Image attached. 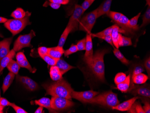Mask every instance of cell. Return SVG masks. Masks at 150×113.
<instances>
[{
    "mask_svg": "<svg viewBox=\"0 0 150 113\" xmlns=\"http://www.w3.org/2000/svg\"><path fill=\"white\" fill-rule=\"evenodd\" d=\"M42 86L47 95L65 98L70 100L72 98L71 93L73 89L70 84L63 78L51 84H43Z\"/></svg>",
    "mask_w": 150,
    "mask_h": 113,
    "instance_id": "obj_1",
    "label": "cell"
},
{
    "mask_svg": "<svg viewBox=\"0 0 150 113\" xmlns=\"http://www.w3.org/2000/svg\"><path fill=\"white\" fill-rule=\"evenodd\" d=\"M108 52L106 49L97 50L93 55L92 64L90 67L93 74L102 82L105 80L104 56Z\"/></svg>",
    "mask_w": 150,
    "mask_h": 113,
    "instance_id": "obj_2",
    "label": "cell"
},
{
    "mask_svg": "<svg viewBox=\"0 0 150 113\" xmlns=\"http://www.w3.org/2000/svg\"><path fill=\"white\" fill-rule=\"evenodd\" d=\"M88 103L98 104L112 108L120 103L117 94L112 91L98 94L88 101Z\"/></svg>",
    "mask_w": 150,
    "mask_h": 113,
    "instance_id": "obj_3",
    "label": "cell"
},
{
    "mask_svg": "<svg viewBox=\"0 0 150 113\" xmlns=\"http://www.w3.org/2000/svg\"><path fill=\"white\" fill-rule=\"evenodd\" d=\"M31 15V13L27 11L25 17L21 19H8L4 23V26L12 33L13 36H15L23 31L26 26L31 24L29 19Z\"/></svg>",
    "mask_w": 150,
    "mask_h": 113,
    "instance_id": "obj_4",
    "label": "cell"
},
{
    "mask_svg": "<svg viewBox=\"0 0 150 113\" xmlns=\"http://www.w3.org/2000/svg\"><path fill=\"white\" fill-rule=\"evenodd\" d=\"M98 9L88 13L81 18L78 25L80 31L90 34L97 18Z\"/></svg>",
    "mask_w": 150,
    "mask_h": 113,
    "instance_id": "obj_5",
    "label": "cell"
},
{
    "mask_svg": "<svg viewBox=\"0 0 150 113\" xmlns=\"http://www.w3.org/2000/svg\"><path fill=\"white\" fill-rule=\"evenodd\" d=\"M36 36L33 30H31L29 34L20 35L15 41L13 44V49L16 52L19 51L25 48H32L31 41L33 38Z\"/></svg>",
    "mask_w": 150,
    "mask_h": 113,
    "instance_id": "obj_6",
    "label": "cell"
},
{
    "mask_svg": "<svg viewBox=\"0 0 150 113\" xmlns=\"http://www.w3.org/2000/svg\"><path fill=\"white\" fill-rule=\"evenodd\" d=\"M74 102L70 99L61 97H53L51 99V107L55 111L64 110L74 106Z\"/></svg>",
    "mask_w": 150,
    "mask_h": 113,
    "instance_id": "obj_7",
    "label": "cell"
},
{
    "mask_svg": "<svg viewBox=\"0 0 150 113\" xmlns=\"http://www.w3.org/2000/svg\"><path fill=\"white\" fill-rule=\"evenodd\" d=\"M84 14L81 6L78 4L75 5L72 15L69 23L71 26V32H74L78 29V25L81 16Z\"/></svg>",
    "mask_w": 150,
    "mask_h": 113,
    "instance_id": "obj_8",
    "label": "cell"
},
{
    "mask_svg": "<svg viewBox=\"0 0 150 113\" xmlns=\"http://www.w3.org/2000/svg\"><path fill=\"white\" fill-rule=\"evenodd\" d=\"M99 94V92L93 90L84 92H76L73 90L71 93L72 98L77 99L83 103H88L90 99Z\"/></svg>",
    "mask_w": 150,
    "mask_h": 113,
    "instance_id": "obj_9",
    "label": "cell"
},
{
    "mask_svg": "<svg viewBox=\"0 0 150 113\" xmlns=\"http://www.w3.org/2000/svg\"><path fill=\"white\" fill-rule=\"evenodd\" d=\"M86 39V43L85 49L86 52L84 55V60L88 67H90L92 64L93 57L92 39L91 33H87Z\"/></svg>",
    "mask_w": 150,
    "mask_h": 113,
    "instance_id": "obj_10",
    "label": "cell"
},
{
    "mask_svg": "<svg viewBox=\"0 0 150 113\" xmlns=\"http://www.w3.org/2000/svg\"><path fill=\"white\" fill-rule=\"evenodd\" d=\"M129 92L134 96L139 95L146 97H150V87L147 84L141 86L134 85L132 88L129 90Z\"/></svg>",
    "mask_w": 150,
    "mask_h": 113,
    "instance_id": "obj_11",
    "label": "cell"
},
{
    "mask_svg": "<svg viewBox=\"0 0 150 113\" xmlns=\"http://www.w3.org/2000/svg\"><path fill=\"white\" fill-rule=\"evenodd\" d=\"M17 62L20 66V67L25 68L28 69L32 73H35L37 71L36 68H33L30 65V63L27 60V58L23 52H19L16 55Z\"/></svg>",
    "mask_w": 150,
    "mask_h": 113,
    "instance_id": "obj_12",
    "label": "cell"
},
{
    "mask_svg": "<svg viewBox=\"0 0 150 113\" xmlns=\"http://www.w3.org/2000/svg\"><path fill=\"white\" fill-rule=\"evenodd\" d=\"M13 38H7L0 41V61L9 54Z\"/></svg>",
    "mask_w": 150,
    "mask_h": 113,
    "instance_id": "obj_13",
    "label": "cell"
},
{
    "mask_svg": "<svg viewBox=\"0 0 150 113\" xmlns=\"http://www.w3.org/2000/svg\"><path fill=\"white\" fill-rule=\"evenodd\" d=\"M112 31L111 33V36H112L113 44L115 48H119L118 46V42L120 36L121 35L120 33L125 34V31L121 29L117 24L112 25Z\"/></svg>",
    "mask_w": 150,
    "mask_h": 113,
    "instance_id": "obj_14",
    "label": "cell"
},
{
    "mask_svg": "<svg viewBox=\"0 0 150 113\" xmlns=\"http://www.w3.org/2000/svg\"><path fill=\"white\" fill-rule=\"evenodd\" d=\"M139 98L138 97H134L129 100L122 102V103L119 104L117 105L112 108V109L120 111H128L131 108L132 105Z\"/></svg>",
    "mask_w": 150,
    "mask_h": 113,
    "instance_id": "obj_15",
    "label": "cell"
},
{
    "mask_svg": "<svg viewBox=\"0 0 150 113\" xmlns=\"http://www.w3.org/2000/svg\"><path fill=\"white\" fill-rule=\"evenodd\" d=\"M116 23L121 29L125 31V34L128 35L130 33H133L132 29L129 27V18L123 14L122 15L121 17Z\"/></svg>",
    "mask_w": 150,
    "mask_h": 113,
    "instance_id": "obj_16",
    "label": "cell"
},
{
    "mask_svg": "<svg viewBox=\"0 0 150 113\" xmlns=\"http://www.w3.org/2000/svg\"><path fill=\"white\" fill-rule=\"evenodd\" d=\"M112 0H105L98 9L97 18L107 14L110 11Z\"/></svg>",
    "mask_w": 150,
    "mask_h": 113,
    "instance_id": "obj_17",
    "label": "cell"
},
{
    "mask_svg": "<svg viewBox=\"0 0 150 113\" xmlns=\"http://www.w3.org/2000/svg\"><path fill=\"white\" fill-rule=\"evenodd\" d=\"M16 55V51L13 49L10 50V52L6 56L3 58L0 61V76L2 75L4 69L7 67L10 61Z\"/></svg>",
    "mask_w": 150,
    "mask_h": 113,
    "instance_id": "obj_18",
    "label": "cell"
},
{
    "mask_svg": "<svg viewBox=\"0 0 150 113\" xmlns=\"http://www.w3.org/2000/svg\"><path fill=\"white\" fill-rule=\"evenodd\" d=\"M131 74H129L123 82L117 84V88L122 92L126 93L129 92L131 84Z\"/></svg>",
    "mask_w": 150,
    "mask_h": 113,
    "instance_id": "obj_19",
    "label": "cell"
},
{
    "mask_svg": "<svg viewBox=\"0 0 150 113\" xmlns=\"http://www.w3.org/2000/svg\"><path fill=\"white\" fill-rule=\"evenodd\" d=\"M56 65L59 68L61 73L62 74V75L65 74L66 72H67V71H69V70H71V69L76 68V67L72 66L71 65L67 63L63 59H59Z\"/></svg>",
    "mask_w": 150,
    "mask_h": 113,
    "instance_id": "obj_20",
    "label": "cell"
},
{
    "mask_svg": "<svg viewBox=\"0 0 150 113\" xmlns=\"http://www.w3.org/2000/svg\"><path fill=\"white\" fill-rule=\"evenodd\" d=\"M64 50L63 48L57 46L53 48H49L48 55L53 58L56 59H60L63 54H64Z\"/></svg>",
    "mask_w": 150,
    "mask_h": 113,
    "instance_id": "obj_21",
    "label": "cell"
},
{
    "mask_svg": "<svg viewBox=\"0 0 150 113\" xmlns=\"http://www.w3.org/2000/svg\"><path fill=\"white\" fill-rule=\"evenodd\" d=\"M35 104L43 107L48 109L50 112H55L51 107V99L49 98L42 97L40 99L36 100L34 102Z\"/></svg>",
    "mask_w": 150,
    "mask_h": 113,
    "instance_id": "obj_22",
    "label": "cell"
},
{
    "mask_svg": "<svg viewBox=\"0 0 150 113\" xmlns=\"http://www.w3.org/2000/svg\"><path fill=\"white\" fill-rule=\"evenodd\" d=\"M50 75L51 79L54 81H57L63 78V75L56 65L51 66L50 70Z\"/></svg>",
    "mask_w": 150,
    "mask_h": 113,
    "instance_id": "obj_23",
    "label": "cell"
},
{
    "mask_svg": "<svg viewBox=\"0 0 150 113\" xmlns=\"http://www.w3.org/2000/svg\"><path fill=\"white\" fill-rule=\"evenodd\" d=\"M15 76H16L15 74L10 72L9 74L7 75L4 78L2 87L3 93H5L7 90H8L10 86L11 85L13 79L15 78Z\"/></svg>",
    "mask_w": 150,
    "mask_h": 113,
    "instance_id": "obj_24",
    "label": "cell"
},
{
    "mask_svg": "<svg viewBox=\"0 0 150 113\" xmlns=\"http://www.w3.org/2000/svg\"><path fill=\"white\" fill-rule=\"evenodd\" d=\"M71 26L69 23H68L66 28L65 30H64V32L62 33V35L61 36L60 38L59 41V44L58 46H60L63 48L66 41L67 38L69 36L70 33L71 32Z\"/></svg>",
    "mask_w": 150,
    "mask_h": 113,
    "instance_id": "obj_25",
    "label": "cell"
},
{
    "mask_svg": "<svg viewBox=\"0 0 150 113\" xmlns=\"http://www.w3.org/2000/svg\"><path fill=\"white\" fill-rule=\"evenodd\" d=\"M148 79L149 78H148V76L146 75L145 74H142V72L139 75L135 76L134 77L131 79H132V81L131 82L132 83V85L133 82L135 84L140 85V84H144Z\"/></svg>",
    "mask_w": 150,
    "mask_h": 113,
    "instance_id": "obj_26",
    "label": "cell"
},
{
    "mask_svg": "<svg viewBox=\"0 0 150 113\" xmlns=\"http://www.w3.org/2000/svg\"><path fill=\"white\" fill-rule=\"evenodd\" d=\"M26 82L24 87L30 91H34L39 88V86L37 82H35L33 79L28 77H25Z\"/></svg>",
    "mask_w": 150,
    "mask_h": 113,
    "instance_id": "obj_27",
    "label": "cell"
},
{
    "mask_svg": "<svg viewBox=\"0 0 150 113\" xmlns=\"http://www.w3.org/2000/svg\"><path fill=\"white\" fill-rule=\"evenodd\" d=\"M113 53L115 56L117 57L119 60H120L121 63L124 64L125 65L128 66L130 63V61L125 57L124 55L122 54L118 48H114Z\"/></svg>",
    "mask_w": 150,
    "mask_h": 113,
    "instance_id": "obj_28",
    "label": "cell"
},
{
    "mask_svg": "<svg viewBox=\"0 0 150 113\" xmlns=\"http://www.w3.org/2000/svg\"><path fill=\"white\" fill-rule=\"evenodd\" d=\"M6 67L9 71L13 72L15 75H17L18 74L20 68V66L17 62L13 60V59L11 60Z\"/></svg>",
    "mask_w": 150,
    "mask_h": 113,
    "instance_id": "obj_29",
    "label": "cell"
},
{
    "mask_svg": "<svg viewBox=\"0 0 150 113\" xmlns=\"http://www.w3.org/2000/svg\"><path fill=\"white\" fill-rule=\"evenodd\" d=\"M27 13L22 8H18L12 13L11 16L16 19H21L26 16Z\"/></svg>",
    "mask_w": 150,
    "mask_h": 113,
    "instance_id": "obj_30",
    "label": "cell"
},
{
    "mask_svg": "<svg viewBox=\"0 0 150 113\" xmlns=\"http://www.w3.org/2000/svg\"><path fill=\"white\" fill-rule=\"evenodd\" d=\"M140 13L138 14L137 16L132 18L129 20V27L132 30H139V25H138V20L141 15Z\"/></svg>",
    "mask_w": 150,
    "mask_h": 113,
    "instance_id": "obj_31",
    "label": "cell"
},
{
    "mask_svg": "<svg viewBox=\"0 0 150 113\" xmlns=\"http://www.w3.org/2000/svg\"><path fill=\"white\" fill-rule=\"evenodd\" d=\"M132 45L131 38L129 37L122 36L121 34L118 42L119 48L121 46H129Z\"/></svg>",
    "mask_w": 150,
    "mask_h": 113,
    "instance_id": "obj_32",
    "label": "cell"
},
{
    "mask_svg": "<svg viewBox=\"0 0 150 113\" xmlns=\"http://www.w3.org/2000/svg\"><path fill=\"white\" fill-rule=\"evenodd\" d=\"M128 113H145L144 109L141 104L138 102L134 103L131 108L128 110Z\"/></svg>",
    "mask_w": 150,
    "mask_h": 113,
    "instance_id": "obj_33",
    "label": "cell"
},
{
    "mask_svg": "<svg viewBox=\"0 0 150 113\" xmlns=\"http://www.w3.org/2000/svg\"><path fill=\"white\" fill-rule=\"evenodd\" d=\"M112 26L110 27L106 28L103 31H101V32H99V33H96L95 34H91V35L93 37H97V38H100L101 37H105V36H108V35H111L112 31Z\"/></svg>",
    "mask_w": 150,
    "mask_h": 113,
    "instance_id": "obj_34",
    "label": "cell"
},
{
    "mask_svg": "<svg viewBox=\"0 0 150 113\" xmlns=\"http://www.w3.org/2000/svg\"><path fill=\"white\" fill-rule=\"evenodd\" d=\"M150 22V6H148L142 17V24L140 28L144 27Z\"/></svg>",
    "mask_w": 150,
    "mask_h": 113,
    "instance_id": "obj_35",
    "label": "cell"
},
{
    "mask_svg": "<svg viewBox=\"0 0 150 113\" xmlns=\"http://www.w3.org/2000/svg\"><path fill=\"white\" fill-rule=\"evenodd\" d=\"M42 59L47 63L49 65L54 66L56 65L57 62L59 60V59H56V58H53L51 57L50 55H44L41 57Z\"/></svg>",
    "mask_w": 150,
    "mask_h": 113,
    "instance_id": "obj_36",
    "label": "cell"
},
{
    "mask_svg": "<svg viewBox=\"0 0 150 113\" xmlns=\"http://www.w3.org/2000/svg\"><path fill=\"white\" fill-rule=\"evenodd\" d=\"M106 15L108 17L112 19L114 22L117 23L123 14L117 12L109 11Z\"/></svg>",
    "mask_w": 150,
    "mask_h": 113,
    "instance_id": "obj_37",
    "label": "cell"
},
{
    "mask_svg": "<svg viewBox=\"0 0 150 113\" xmlns=\"http://www.w3.org/2000/svg\"><path fill=\"white\" fill-rule=\"evenodd\" d=\"M126 77H127L126 75L123 72H119L116 75L115 77V82L117 85V84L123 82L126 78Z\"/></svg>",
    "mask_w": 150,
    "mask_h": 113,
    "instance_id": "obj_38",
    "label": "cell"
},
{
    "mask_svg": "<svg viewBox=\"0 0 150 113\" xmlns=\"http://www.w3.org/2000/svg\"><path fill=\"white\" fill-rule=\"evenodd\" d=\"M77 51H78V50H77L76 45L72 44L71 45L69 49L64 50V55L66 57L69 56V55H71L73 54V53H76Z\"/></svg>",
    "mask_w": 150,
    "mask_h": 113,
    "instance_id": "obj_39",
    "label": "cell"
},
{
    "mask_svg": "<svg viewBox=\"0 0 150 113\" xmlns=\"http://www.w3.org/2000/svg\"><path fill=\"white\" fill-rule=\"evenodd\" d=\"M86 43V38H85L81 40L77 43L76 45L78 51L85 50Z\"/></svg>",
    "mask_w": 150,
    "mask_h": 113,
    "instance_id": "obj_40",
    "label": "cell"
},
{
    "mask_svg": "<svg viewBox=\"0 0 150 113\" xmlns=\"http://www.w3.org/2000/svg\"><path fill=\"white\" fill-rule=\"evenodd\" d=\"M144 66L142 65H139L136 66L134 69L133 72H132L133 74H132V76H131V79H132L136 75H139V74L144 71Z\"/></svg>",
    "mask_w": 150,
    "mask_h": 113,
    "instance_id": "obj_41",
    "label": "cell"
},
{
    "mask_svg": "<svg viewBox=\"0 0 150 113\" xmlns=\"http://www.w3.org/2000/svg\"><path fill=\"white\" fill-rule=\"evenodd\" d=\"M49 48H47L45 46H40L38 48V52L40 57H42L44 55L48 54Z\"/></svg>",
    "mask_w": 150,
    "mask_h": 113,
    "instance_id": "obj_42",
    "label": "cell"
},
{
    "mask_svg": "<svg viewBox=\"0 0 150 113\" xmlns=\"http://www.w3.org/2000/svg\"><path fill=\"white\" fill-rule=\"evenodd\" d=\"M93 2L94 1L92 0H85L81 6L82 9L83 10V12H85Z\"/></svg>",
    "mask_w": 150,
    "mask_h": 113,
    "instance_id": "obj_43",
    "label": "cell"
},
{
    "mask_svg": "<svg viewBox=\"0 0 150 113\" xmlns=\"http://www.w3.org/2000/svg\"><path fill=\"white\" fill-rule=\"evenodd\" d=\"M43 6H44V7H48V6H50V7L53 8V9L57 10V9H59V8H60L61 5H59V4L50 2V1H46L45 2Z\"/></svg>",
    "mask_w": 150,
    "mask_h": 113,
    "instance_id": "obj_44",
    "label": "cell"
},
{
    "mask_svg": "<svg viewBox=\"0 0 150 113\" xmlns=\"http://www.w3.org/2000/svg\"><path fill=\"white\" fill-rule=\"evenodd\" d=\"M9 106H11V107L13 109L16 113H27L28 112L25 111V110L20 107L19 106L17 105L16 104H15V103H11Z\"/></svg>",
    "mask_w": 150,
    "mask_h": 113,
    "instance_id": "obj_45",
    "label": "cell"
},
{
    "mask_svg": "<svg viewBox=\"0 0 150 113\" xmlns=\"http://www.w3.org/2000/svg\"><path fill=\"white\" fill-rule=\"evenodd\" d=\"M46 1H48L50 2L59 4L60 5H67L70 2V0H46Z\"/></svg>",
    "mask_w": 150,
    "mask_h": 113,
    "instance_id": "obj_46",
    "label": "cell"
},
{
    "mask_svg": "<svg viewBox=\"0 0 150 113\" xmlns=\"http://www.w3.org/2000/svg\"><path fill=\"white\" fill-rule=\"evenodd\" d=\"M145 68L147 71L148 74V77L149 79H150V57L147 58L146 60L144 63Z\"/></svg>",
    "mask_w": 150,
    "mask_h": 113,
    "instance_id": "obj_47",
    "label": "cell"
},
{
    "mask_svg": "<svg viewBox=\"0 0 150 113\" xmlns=\"http://www.w3.org/2000/svg\"><path fill=\"white\" fill-rule=\"evenodd\" d=\"M10 102L6 99L4 97H0V105H1L3 107L6 106H9Z\"/></svg>",
    "mask_w": 150,
    "mask_h": 113,
    "instance_id": "obj_48",
    "label": "cell"
},
{
    "mask_svg": "<svg viewBox=\"0 0 150 113\" xmlns=\"http://www.w3.org/2000/svg\"><path fill=\"white\" fill-rule=\"evenodd\" d=\"M104 40L105 41L110 44L112 46H114L113 44L112 40V36L111 35H108V36H105V37H101L100 38Z\"/></svg>",
    "mask_w": 150,
    "mask_h": 113,
    "instance_id": "obj_49",
    "label": "cell"
},
{
    "mask_svg": "<svg viewBox=\"0 0 150 113\" xmlns=\"http://www.w3.org/2000/svg\"><path fill=\"white\" fill-rule=\"evenodd\" d=\"M142 108L144 111L145 113H150V103L148 102H144V105L142 107Z\"/></svg>",
    "mask_w": 150,
    "mask_h": 113,
    "instance_id": "obj_50",
    "label": "cell"
},
{
    "mask_svg": "<svg viewBox=\"0 0 150 113\" xmlns=\"http://www.w3.org/2000/svg\"><path fill=\"white\" fill-rule=\"evenodd\" d=\"M17 80L19 81L20 83H21L23 86H24L26 82V79H25V77L21 76L20 75H17L16 76Z\"/></svg>",
    "mask_w": 150,
    "mask_h": 113,
    "instance_id": "obj_51",
    "label": "cell"
},
{
    "mask_svg": "<svg viewBox=\"0 0 150 113\" xmlns=\"http://www.w3.org/2000/svg\"><path fill=\"white\" fill-rule=\"evenodd\" d=\"M43 107L42 106H40L38 108V109L35 111V113H43Z\"/></svg>",
    "mask_w": 150,
    "mask_h": 113,
    "instance_id": "obj_52",
    "label": "cell"
},
{
    "mask_svg": "<svg viewBox=\"0 0 150 113\" xmlns=\"http://www.w3.org/2000/svg\"><path fill=\"white\" fill-rule=\"evenodd\" d=\"M8 19L6 18L0 17V23H5L7 21Z\"/></svg>",
    "mask_w": 150,
    "mask_h": 113,
    "instance_id": "obj_53",
    "label": "cell"
},
{
    "mask_svg": "<svg viewBox=\"0 0 150 113\" xmlns=\"http://www.w3.org/2000/svg\"><path fill=\"white\" fill-rule=\"evenodd\" d=\"M4 108L3 107H2L1 105H0V113H4L3 112V109H4Z\"/></svg>",
    "mask_w": 150,
    "mask_h": 113,
    "instance_id": "obj_54",
    "label": "cell"
},
{
    "mask_svg": "<svg viewBox=\"0 0 150 113\" xmlns=\"http://www.w3.org/2000/svg\"><path fill=\"white\" fill-rule=\"evenodd\" d=\"M146 5H148V6H150V0H146Z\"/></svg>",
    "mask_w": 150,
    "mask_h": 113,
    "instance_id": "obj_55",
    "label": "cell"
},
{
    "mask_svg": "<svg viewBox=\"0 0 150 113\" xmlns=\"http://www.w3.org/2000/svg\"><path fill=\"white\" fill-rule=\"evenodd\" d=\"M0 37H1V38H3L4 37H3V36L2 35V34H1V33H0Z\"/></svg>",
    "mask_w": 150,
    "mask_h": 113,
    "instance_id": "obj_56",
    "label": "cell"
},
{
    "mask_svg": "<svg viewBox=\"0 0 150 113\" xmlns=\"http://www.w3.org/2000/svg\"><path fill=\"white\" fill-rule=\"evenodd\" d=\"M0 97H1V89H0Z\"/></svg>",
    "mask_w": 150,
    "mask_h": 113,
    "instance_id": "obj_57",
    "label": "cell"
},
{
    "mask_svg": "<svg viewBox=\"0 0 150 113\" xmlns=\"http://www.w3.org/2000/svg\"><path fill=\"white\" fill-rule=\"evenodd\" d=\"M92 1H95V0H92Z\"/></svg>",
    "mask_w": 150,
    "mask_h": 113,
    "instance_id": "obj_58",
    "label": "cell"
}]
</instances>
